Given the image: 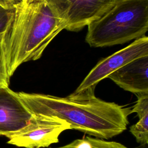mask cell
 <instances>
[{
	"label": "cell",
	"instance_id": "cell-13",
	"mask_svg": "<svg viewBox=\"0 0 148 148\" xmlns=\"http://www.w3.org/2000/svg\"><path fill=\"white\" fill-rule=\"evenodd\" d=\"M20 0H0V6L5 9H12Z\"/></svg>",
	"mask_w": 148,
	"mask_h": 148
},
{
	"label": "cell",
	"instance_id": "cell-6",
	"mask_svg": "<svg viewBox=\"0 0 148 148\" xmlns=\"http://www.w3.org/2000/svg\"><path fill=\"white\" fill-rule=\"evenodd\" d=\"M147 55L148 38L145 35L135 39L127 47L99 61L90 71L73 92L94 91L97 84L108 77L112 72L134 59Z\"/></svg>",
	"mask_w": 148,
	"mask_h": 148
},
{
	"label": "cell",
	"instance_id": "cell-10",
	"mask_svg": "<svg viewBox=\"0 0 148 148\" xmlns=\"http://www.w3.org/2000/svg\"><path fill=\"white\" fill-rule=\"evenodd\" d=\"M49 148H128L124 145L114 142L106 141L103 139L85 136L77 139L69 143L56 147Z\"/></svg>",
	"mask_w": 148,
	"mask_h": 148
},
{
	"label": "cell",
	"instance_id": "cell-11",
	"mask_svg": "<svg viewBox=\"0 0 148 148\" xmlns=\"http://www.w3.org/2000/svg\"><path fill=\"white\" fill-rule=\"evenodd\" d=\"M5 32L0 33V89L9 87L10 82V77L7 72L4 53V38Z\"/></svg>",
	"mask_w": 148,
	"mask_h": 148
},
{
	"label": "cell",
	"instance_id": "cell-5",
	"mask_svg": "<svg viewBox=\"0 0 148 148\" xmlns=\"http://www.w3.org/2000/svg\"><path fill=\"white\" fill-rule=\"evenodd\" d=\"M71 130L69 124L60 119L34 114L29 123L23 129L8 136L7 143L25 148L49 147L58 142L64 131Z\"/></svg>",
	"mask_w": 148,
	"mask_h": 148
},
{
	"label": "cell",
	"instance_id": "cell-1",
	"mask_svg": "<svg viewBox=\"0 0 148 148\" xmlns=\"http://www.w3.org/2000/svg\"><path fill=\"white\" fill-rule=\"evenodd\" d=\"M17 94L32 114L57 118L75 130L99 139H108L127 129L131 108L106 102L94 92H73L66 97L18 92Z\"/></svg>",
	"mask_w": 148,
	"mask_h": 148
},
{
	"label": "cell",
	"instance_id": "cell-7",
	"mask_svg": "<svg viewBox=\"0 0 148 148\" xmlns=\"http://www.w3.org/2000/svg\"><path fill=\"white\" fill-rule=\"evenodd\" d=\"M32 116L17 92L9 87L0 89V136L8 137L19 131Z\"/></svg>",
	"mask_w": 148,
	"mask_h": 148
},
{
	"label": "cell",
	"instance_id": "cell-3",
	"mask_svg": "<svg viewBox=\"0 0 148 148\" xmlns=\"http://www.w3.org/2000/svg\"><path fill=\"white\" fill-rule=\"evenodd\" d=\"M87 26L86 41L91 47L110 46L142 37L148 30V0H117Z\"/></svg>",
	"mask_w": 148,
	"mask_h": 148
},
{
	"label": "cell",
	"instance_id": "cell-2",
	"mask_svg": "<svg viewBox=\"0 0 148 148\" xmlns=\"http://www.w3.org/2000/svg\"><path fill=\"white\" fill-rule=\"evenodd\" d=\"M65 25L44 0H20L4 38L9 77L23 63L39 59Z\"/></svg>",
	"mask_w": 148,
	"mask_h": 148
},
{
	"label": "cell",
	"instance_id": "cell-9",
	"mask_svg": "<svg viewBox=\"0 0 148 148\" xmlns=\"http://www.w3.org/2000/svg\"><path fill=\"white\" fill-rule=\"evenodd\" d=\"M136 96L138 100L131 109V113H136L139 121L130 127V131L135 136L137 142L146 145L148 143V94H141Z\"/></svg>",
	"mask_w": 148,
	"mask_h": 148
},
{
	"label": "cell",
	"instance_id": "cell-12",
	"mask_svg": "<svg viewBox=\"0 0 148 148\" xmlns=\"http://www.w3.org/2000/svg\"><path fill=\"white\" fill-rule=\"evenodd\" d=\"M13 14V8L5 9L0 6V33L8 28Z\"/></svg>",
	"mask_w": 148,
	"mask_h": 148
},
{
	"label": "cell",
	"instance_id": "cell-4",
	"mask_svg": "<svg viewBox=\"0 0 148 148\" xmlns=\"http://www.w3.org/2000/svg\"><path fill=\"white\" fill-rule=\"evenodd\" d=\"M65 25L78 31L106 13L117 0H44Z\"/></svg>",
	"mask_w": 148,
	"mask_h": 148
},
{
	"label": "cell",
	"instance_id": "cell-8",
	"mask_svg": "<svg viewBox=\"0 0 148 148\" xmlns=\"http://www.w3.org/2000/svg\"><path fill=\"white\" fill-rule=\"evenodd\" d=\"M108 77L125 91L148 94V55L131 61Z\"/></svg>",
	"mask_w": 148,
	"mask_h": 148
}]
</instances>
